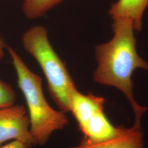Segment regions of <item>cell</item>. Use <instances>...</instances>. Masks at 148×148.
Returning a JSON list of instances; mask_svg holds the SVG:
<instances>
[{
  "label": "cell",
  "instance_id": "6da1fadb",
  "mask_svg": "<svg viewBox=\"0 0 148 148\" xmlns=\"http://www.w3.org/2000/svg\"><path fill=\"white\" fill-rule=\"evenodd\" d=\"M114 36L111 41L95 47L98 66L93 79L101 85L110 86L121 90L132 106L134 123L141 125V120L148 107L139 105L133 93V72L138 68L148 70V63L138 54L133 23L127 19L115 20Z\"/></svg>",
  "mask_w": 148,
  "mask_h": 148
},
{
  "label": "cell",
  "instance_id": "277c9868",
  "mask_svg": "<svg viewBox=\"0 0 148 148\" xmlns=\"http://www.w3.org/2000/svg\"><path fill=\"white\" fill-rule=\"evenodd\" d=\"M10 140L33 144L29 117L23 105L0 109V145Z\"/></svg>",
  "mask_w": 148,
  "mask_h": 148
},
{
  "label": "cell",
  "instance_id": "52a82bcc",
  "mask_svg": "<svg viewBox=\"0 0 148 148\" xmlns=\"http://www.w3.org/2000/svg\"><path fill=\"white\" fill-rule=\"evenodd\" d=\"M70 148H143V137L141 125L134 124L131 128L124 127L116 137L98 143L82 141L78 145Z\"/></svg>",
  "mask_w": 148,
  "mask_h": 148
},
{
  "label": "cell",
  "instance_id": "8fae6325",
  "mask_svg": "<svg viewBox=\"0 0 148 148\" xmlns=\"http://www.w3.org/2000/svg\"><path fill=\"white\" fill-rule=\"evenodd\" d=\"M30 147L31 145L27 143H24L18 140H14L11 143L1 147L0 148H29Z\"/></svg>",
  "mask_w": 148,
  "mask_h": 148
},
{
  "label": "cell",
  "instance_id": "3957f363",
  "mask_svg": "<svg viewBox=\"0 0 148 148\" xmlns=\"http://www.w3.org/2000/svg\"><path fill=\"white\" fill-rule=\"evenodd\" d=\"M22 43L40 66L49 94L59 110L70 112L71 98L77 88L65 64L53 49L47 29L41 25L30 27L24 33Z\"/></svg>",
  "mask_w": 148,
  "mask_h": 148
},
{
  "label": "cell",
  "instance_id": "ba28073f",
  "mask_svg": "<svg viewBox=\"0 0 148 148\" xmlns=\"http://www.w3.org/2000/svg\"><path fill=\"white\" fill-rule=\"evenodd\" d=\"M148 6V0H118L111 5L109 14L114 21L127 19L132 21L134 29L140 31L143 14Z\"/></svg>",
  "mask_w": 148,
  "mask_h": 148
},
{
  "label": "cell",
  "instance_id": "8992f818",
  "mask_svg": "<svg viewBox=\"0 0 148 148\" xmlns=\"http://www.w3.org/2000/svg\"><path fill=\"white\" fill-rule=\"evenodd\" d=\"M124 127L114 126L103 110L92 117L80 131L84 136V142L98 143L116 137L122 132Z\"/></svg>",
  "mask_w": 148,
  "mask_h": 148
},
{
  "label": "cell",
  "instance_id": "7a4b0ae2",
  "mask_svg": "<svg viewBox=\"0 0 148 148\" xmlns=\"http://www.w3.org/2000/svg\"><path fill=\"white\" fill-rule=\"evenodd\" d=\"M16 70L18 84L27 103L33 145H43L54 132L63 130L68 123L65 113L54 109L43 94L41 77L33 73L19 54L7 47Z\"/></svg>",
  "mask_w": 148,
  "mask_h": 148
},
{
  "label": "cell",
  "instance_id": "7c38bea8",
  "mask_svg": "<svg viewBox=\"0 0 148 148\" xmlns=\"http://www.w3.org/2000/svg\"><path fill=\"white\" fill-rule=\"evenodd\" d=\"M6 45L4 41L0 38V59H2L5 56V49Z\"/></svg>",
  "mask_w": 148,
  "mask_h": 148
},
{
  "label": "cell",
  "instance_id": "30bf717a",
  "mask_svg": "<svg viewBox=\"0 0 148 148\" xmlns=\"http://www.w3.org/2000/svg\"><path fill=\"white\" fill-rule=\"evenodd\" d=\"M16 95L11 86L0 79V109L13 106Z\"/></svg>",
  "mask_w": 148,
  "mask_h": 148
},
{
  "label": "cell",
  "instance_id": "5b68a950",
  "mask_svg": "<svg viewBox=\"0 0 148 148\" xmlns=\"http://www.w3.org/2000/svg\"><path fill=\"white\" fill-rule=\"evenodd\" d=\"M105 99L92 93L84 95L77 89L73 92L70 102V110L78 123L79 130L99 111L104 110Z\"/></svg>",
  "mask_w": 148,
  "mask_h": 148
},
{
  "label": "cell",
  "instance_id": "9c48e42d",
  "mask_svg": "<svg viewBox=\"0 0 148 148\" xmlns=\"http://www.w3.org/2000/svg\"><path fill=\"white\" fill-rule=\"evenodd\" d=\"M63 0H23V11L30 19L42 17Z\"/></svg>",
  "mask_w": 148,
  "mask_h": 148
}]
</instances>
